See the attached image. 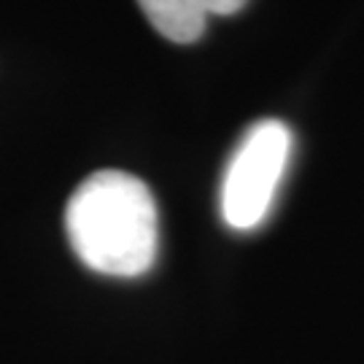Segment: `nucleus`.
I'll list each match as a JSON object with an SVG mask.
<instances>
[{
    "instance_id": "obj_1",
    "label": "nucleus",
    "mask_w": 364,
    "mask_h": 364,
    "mask_svg": "<svg viewBox=\"0 0 364 364\" xmlns=\"http://www.w3.org/2000/svg\"><path fill=\"white\" fill-rule=\"evenodd\" d=\"M70 248L90 270L138 278L159 251V216L149 186L122 170H100L76 186L65 208Z\"/></svg>"
},
{
    "instance_id": "obj_2",
    "label": "nucleus",
    "mask_w": 364,
    "mask_h": 364,
    "mask_svg": "<svg viewBox=\"0 0 364 364\" xmlns=\"http://www.w3.org/2000/svg\"><path fill=\"white\" fill-rule=\"evenodd\" d=\"M291 130L278 119L251 124L227 162L219 192L224 224L235 232H251L270 216L291 156Z\"/></svg>"
},
{
    "instance_id": "obj_3",
    "label": "nucleus",
    "mask_w": 364,
    "mask_h": 364,
    "mask_svg": "<svg viewBox=\"0 0 364 364\" xmlns=\"http://www.w3.org/2000/svg\"><path fill=\"white\" fill-rule=\"evenodd\" d=\"M248 0H138L146 19L173 43H192L205 33L210 16L240 11Z\"/></svg>"
}]
</instances>
